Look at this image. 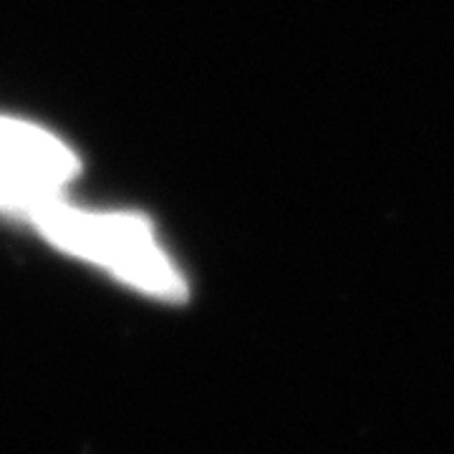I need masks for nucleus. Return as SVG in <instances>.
<instances>
[{"instance_id":"nucleus-1","label":"nucleus","mask_w":454,"mask_h":454,"mask_svg":"<svg viewBox=\"0 0 454 454\" xmlns=\"http://www.w3.org/2000/svg\"><path fill=\"white\" fill-rule=\"evenodd\" d=\"M33 225L53 245L109 268L139 291L175 303L187 298L184 278L139 215H89L56 200L33 215Z\"/></svg>"},{"instance_id":"nucleus-2","label":"nucleus","mask_w":454,"mask_h":454,"mask_svg":"<svg viewBox=\"0 0 454 454\" xmlns=\"http://www.w3.org/2000/svg\"><path fill=\"white\" fill-rule=\"evenodd\" d=\"M79 175L76 154L49 131L0 116V212L28 217L61 200L59 190Z\"/></svg>"}]
</instances>
